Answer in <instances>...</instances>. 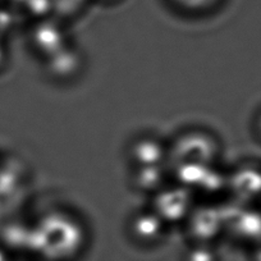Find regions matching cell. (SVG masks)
<instances>
[{"instance_id": "6da1fadb", "label": "cell", "mask_w": 261, "mask_h": 261, "mask_svg": "<svg viewBox=\"0 0 261 261\" xmlns=\"http://www.w3.org/2000/svg\"><path fill=\"white\" fill-rule=\"evenodd\" d=\"M180 7H187V9L199 11V9H206L217 3L218 0H173Z\"/></svg>"}]
</instances>
